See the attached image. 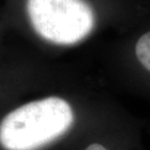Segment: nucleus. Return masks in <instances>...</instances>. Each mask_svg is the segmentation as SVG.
I'll return each instance as SVG.
<instances>
[{
  "instance_id": "1",
  "label": "nucleus",
  "mask_w": 150,
  "mask_h": 150,
  "mask_svg": "<svg viewBox=\"0 0 150 150\" xmlns=\"http://www.w3.org/2000/svg\"><path fill=\"white\" fill-rule=\"evenodd\" d=\"M74 123V111L59 97L22 105L0 122V145L6 150H38L64 136Z\"/></svg>"
},
{
  "instance_id": "2",
  "label": "nucleus",
  "mask_w": 150,
  "mask_h": 150,
  "mask_svg": "<svg viewBox=\"0 0 150 150\" xmlns=\"http://www.w3.org/2000/svg\"><path fill=\"white\" fill-rule=\"evenodd\" d=\"M26 10L33 30L54 45H75L95 27V13L86 0H27Z\"/></svg>"
},
{
  "instance_id": "3",
  "label": "nucleus",
  "mask_w": 150,
  "mask_h": 150,
  "mask_svg": "<svg viewBox=\"0 0 150 150\" xmlns=\"http://www.w3.org/2000/svg\"><path fill=\"white\" fill-rule=\"evenodd\" d=\"M134 51L140 64L150 71V31L146 32L139 38L136 43Z\"/></svg>"
},
{
  "instance_id": "4",
  "label": "nucleus",
  "mask_w": 150,
  "mask_h": 150,
  "mask_svg": "<svg viewBox=\"0 0 150 150\" xmlns=\"http://www.w3.org/2000/svg\"><path fill=\"white\" fill-rule=\"evenodd\" d=\"M85 150H108L107 148H105L100 144H91L90 146H88Z\"/></svg>"
}]
</instances>
